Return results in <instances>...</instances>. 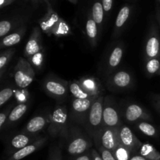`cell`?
<instances>
[{"label":"cell","instance_id":"6da1fadb","mask_svg":"<svg viewBox=\"0 0 160 160\" xmlns=\"http://www.w3.org/2000/svg\"><path fill=\"white\" fill-rule=\"evenodd\" d=\"M69 112L66 106H56L49 114L48 131L52 138H67L69 134Z\"/></svg>","mask_w":160,"mask_h":160},{"label":"cell","instance_id":"7a4b0ae2","mask_svg":"<svg viewBox=\"0 0 160 160\" xmlns=\"http://www.w3.org/2000/svg\"><path fill=\"white\" fill-rule=\"evenodd\" d=\"M105 98L99 96L94 102L88 113L83 126L89 137L95 139L100 130L103 128V105Z\"/></svg>","mask_w":160,"mask_h":160},{"label":"cell","instance_id":"3957f363","mask_svg":"<svg viewBox=\"0 0 160 160\" xmlns=\"http://www.w3.org/2000/svg\"><path fill=\"white\" fill-rule=\"evenodd\" d=\"M42 85L45 93L58 102L64 101L70 92L68 81L52 74L44 78Z\"/></svg>","mask_w":160,"mask_h":160},{"label":"cell","instance_id":"277c9868","mask_svg":"<svg viewBox=\"0 0 160 160\" xmlns=\"http://www.w3.org/2000/svg\"><path fill=\"white\" fill-rule=\"evenodd\" d=\"M34 76L35 72L31 62L23 58H20L13 70V79L16 85L19 88H27L33 82Z\"/></svg>","mask_w":160,"mask_h":160},{"label":"cell","instance_id":"5b68a950","mask_svg":"<svg viewBox=\"0 0 160 160\" xmlns=\"http://www.w3.org/2000/svg\"><path fill=\"white\" fill-rule=\"evenodd\" d=\"M67 140V152L71 156H80L88 151L92 145V142L90 138L84 135L82 132L77 129L70 130Z\"/></svg>","mask_w":160,"mask_h":160},{"label":"cell","instance_id":"8992f818","mask_svg":"<svg viewBox=\"0 0 160 160\" xmlns=\"http://www.w3.org/2000/svg\"><path fill=\"white\" fill-rule=\"evenodd\" d=\"M97 98L98 97H92L86 99L73 98L71 102L70 112H69L70 120L77 124L84 125L88 113Z\"/></svg>","mask_w":160,"mask_h":160},{"label":"cell","instance_id":"52a82bcc","mask_svg":"<svg viewBox=\"0 0 160 160\" xmlns=\"http://www.w3.org/2000/svg\"><path fill=\"white\" fill-rule=\"evenodd\" d=\"M94 142L96 147L102 146L112 153L120 145L119 128L103 127L94 139Z\"/></svg>","mask_w":160,"mask_h":160},{"label":"cell","instance_id":"ba28073f","mask_svg":"<svg viewBox=\"0 0 160 160\" xmlns=\"http://www.w3.org/2000/svg\"><path fill=\"white\" fill-rule=\"evenodd\" d=\"M123 125L120 111L113 98L106 97L103 105V127L120 128Z\"/></svg>","mask_w":160,"mask_h":160},{"label":"cell","instance_id":"9c48e42d","mask_svg":"<svg viewBox=\"0 0 160 160\" xmlns=\"http://www.w3.org/2000/svg\"><path fill=\"white\" fill-rule=\"evenodd\" d=\"M134 80L132 75L127 70H118L109 75L107 85L112 91H124L133 86Z\"/></svg>","mask_w":160,"mask_h":160},{"label":"cell","instance_id":"30bf717a","mask_svg":"<svg viewBox=\"0 0 160 160\" xmlns=\"http://www.w3.org/2000/svg\"><path fill=\"white\" fill-rule=\"evenodd\" d=\"M123 118L128 123H137L139 121H151L152 116L142 106L131 103L123 110Z\"/></svg>","mask_w":160,"mask_h":160},{"label":"cell","instance_id":"8fae6325","mask_svg":"<svg viewBox=\"0 0 160 160\" xmlns=\"http://www.w3.org/2000/svg\"><path fill=\"white\" fill-rule=\"evenodd\" d=\"M145 59L160 57V34L157 27H153L147 36L145 45Z\"/></svg>","mask_w":160,"mask_h":160},{"label":"cell","instance_id":"7c38bea8","mask_svg":"<svg viewBox=\"0 0 160 160\" xmlns=\"http://www.w3.org/2000/svg\"><path fill=\"white\" fill-rule=\"evenodd\" d=\"M119 139L120 145L128 148L132 153L138 151L142 145V142L134 135L131 128L124 124L119 128Z\"/></svg>","mask_w":160,"mask_h":160},{"label":"cell","instance_id":"4fadbf2b","mask_svg":"<svg viewBox=\"0 0 160 160\" xmlns=\"http://www.w3.org/2000/svg\"><path fill=\"white\" fill-rule=\"evenodd\" d=\"M42 36L39 28H34L24 48V56L29 60L37 53L42 51Z\"/></svg>","mask_w":160,"mask_h":160},{"label":"cell","instance_id":"5bb4252c","mask_svg":"<svg viewBox=\"0 0 160 160\" xmlns=\"http://www.w3.org/2000/svg\"><path fill=\"white\" fill-rule=\"evenodd\" d=\"M47 138L46 137H39L36 139L35 141H34L33 142H31V144H29L28 145L25 146L24 148H21V149L18 150L16 152H14L13 154H12L11 156H9L6 160H21L23 158L27 157V156H30L31 154L34 153V152L38 151V150L40 149L43 145H45L46 143Z\"/></svg>","mask_w":160,"mask_h":160},{"label":"cell","instance_id":"9a60e30c","mask_svg":"<svg viewBox=\"0 0 160 160\" xmlns=\"http://www.w3.org/2000/svg\"><path fill=\"white\" fill-rule=\"evenodd\" d=\"M39 137H37L36 135H30V134H27L22 132L13 136L8 143V154L9 156H11L17 151L24 148L25 146L35 141Z\"/></svg>","mask_w":160,"mask_h":160},{"label":"cell","instance_id":"2e32d148","mask_svg":"<svg viewBox=\"0 0 160 160\" xmlns=\"http://www.w3.org/2000/svg\"><path fill=\"white\" fill-rule=\"evenodd\" d=\"M49 123V114L38 115L29 120L21 132L30 135H36Z\"/></svg>","mask_w":160,"mask_h":160},{"label":"cell","instance_id":"e0dca14e","mask_svg":"<svg viewBox=\"0 0 160 160\" xmlns=\"http://www.w3.org/2000/svg\"><path fill=\"white\" fill-rule=\"evenodd\" d=\"M124 52V47L123 44H117L113 47L108 56L107 62H106V73L108 75L112 73L117 67L120 64Z\"/></svg>","mask_w":160,"mask_h":160},{"label":"cell","instance_id":"ac0fdd59","mask_svg":"<svg viewBox=\"0 0 160 160\" xmlns=\"http://www.w3.org/2000/svg\"><path fill=\"white\" fill-rule=\"evenodd\" d=\"M83 88L92 97H99L102 91L100 81L94 77H84L79 80Z\"/></svg>","mask_w":160,"mask_h":160},{"label":"cell","instance_id":"d6986e66","mask_svg":"<svg viewBox=\"0 0 160 160\" xmlns=\"http://www.w3.org/2000/svg\"><path fill=\"white\" fill-rule=\"evenodd\" d=\"M25 32H26V28L24 27H22L15 32L8 34L6 37L2 38L1 42V48L12 47L18 44L24 36Z\"/></svg>","mask_w":160,"mask_h":160},{"label":"cell","instance_id":"ffe728a7","mask_svg":"<svg viewBox=\"0 0 160 160\" xmlns=\"http://www.w3.org/2000/svg\"><path fill=\"white\" fill-rule=\"evenodd\" d=\"M130 12H131V9L128 6H124L119 12L115 23V31H114V34H112V37L114 38L120 36L122 29L124 27L127 20L129 18Z\"/></svg>","mask_w":160,"mask_h":160},{"label":"cell","instance_id":"44dd1931","mask_svg":"<svg viewBox=\"0 0 160 160\" xmlns=\"http://www.w3.org/2000/svg\"><path fill=\"white\" fill-rule=\"evenodd\" d=\"M69 90L73 98L76 99H86L92 98V96L83 88L80 81L77 80L69 82Z\"/></svg>","mask_w":160,"mask_h":160},{"label":"cell","instance_id":"7402d4cb","mask_svg":"<svg viewBox=\"0 0 160 160\" xmlns=\"http://www.w3.org/2000/svg\"><path fill=\"white\" fill-rule=\"evenodd\" d=\"M28 106L26 103H19L13 109H12L10 113H9V119H8L7 124L8 126H12L14 123H17L28 110Z\"/></svg>","mask_w":160,"mask_h":160},{"label":"cell","instance_id":"603a6c76","mask_svg":"<svg viewBox=\"0 0 160 160\" xmlns=\"http://www.w3.org/2000/svg\"><path fill=\"white\" fill-rule=\"evenodd\" d=\"M86 34L92 47H95L98 42V24L93 19H88L86 22Z\"/></svg>","mask_w":160,"mask_h":160},{"label":"cell","instance_id":"cb8c5ba5","mask_svg":"<svg viewBox=\"0 0 160 160\" xmlns=\"http://www.w3.org/2000/svg\"><path fill=\"white\" fill-rule=\"evenodd\" d=\"M138 152L141 156L148 160H160V152L149 143H142Z\"/></svg>","mask_w":160,"mask_h":160},{"label":"cell","instance_id":"d4e9b609","mask_svg":"<svg viewBox=\"0 0 160 160\" xmlns=\"http://www.w3.org/2000/svg\"><path fill=\"white\" fill-rule=\"evenodd\" d=\"M134 128L142 134L148 137L156 138L158 136V130L148 121L137 122L134 123Z\"/></svg>","mask_w":160,"mask_h":160},{"label":"cell","instance_id":"484cf974","mask_svg":"<svg viewBox=\"0 0 160 160\" xmlns=\"http://www.w3.org/2000/svg\"><path fill=\"white\" fill-rule=\"evenodd\" d=\"M15 52V48H10L9 49L3 51L0 55V76H1V79L2 78L5 71H6V67L10 62Z\"/></svg>","mask_w":160,"mask_h":160},{"label":"cell","instance_id":"4316f807","mask_svg":"<svg viewBox=\"0 0 160 160\" xmlns=\"http://www.w3.org/2000/svg\"><path fill=\"white\" fill-rule=\"evenodd\" d=\"M145 70L148 76H160V57L146 60Z\"/></svg>","mask_w":160,"mask_h":160},{"label":"cell","instance_id":"83f0119b","mask_svg":"<svg viewBox=\"0 0 160 160\" xmlns=\"http://www.w3.org/2000/svg\"><path fill=\"white\" fill-rule=\"evenodd\" d=\"M92 17L98 25H101L104 17V9L102 3L95 2L92 7Z\"/></svg>","mask_w":160,"mask_h":160},{"label":"cell","instance_id":"f1b7e54d","mask_svg":"<svg viewBox=\"0 0 160 160\" xmlns=\"http://www.w3.org/2000/svg\"><path fill=\"white\" fill-rule=\"evenodd\" d=\"M131 153L132 152L131 151L120 144L114 150L112 154L117 160H130L131 157Z\"/></svg>","mask_w":160,"mask_h":160},{"label":"cell","instance_id":"f546056e","mask_svg":"<svg viewBox=\"0 0 160 160\" xmlns=\"http://www.w3.org/2000/svg\"><path fill=\"white\" fill-rule=\"evenodd\" d=\"M14 89L11 87H6L0 92V106H3L13 95Z\"/></svg>","mask_w":160,"mask_h":160},{"label":"cell","instance_id":"4dcf8cb0","mask_svg":"<svg viewBox=\"0 0 160 160\" xmlns=\"http://www.w3.org/2000/svg\"><path fill=\"white\" fill-rule=\"evenodd\" d=\"M12 23L9 20H2L0 22V37L4 38L8 35L9 31L12 30Z\"/></svg>","mask_w":160,"mask_h":160},{"label":"cell","instance_id":"1f68e13d","mask_svg":"<svg viewBox=\"0 0 160 160\" xmlns=\"http://www.w3.org/2000/svg\"><path fill=\"white\" fill-rule=\"evenodd\" d=\"M11 106H9L8 108H6L3 112H2V113L0 114V129L2 131L4 129V127L6 126L8 122V119H9V113L11 112Z\"/></svg>","mask_w":160,"mask_h":160},{"label":"cell","instance_id":"d6a6232c","mask_svg":"<svg viewBox=\"0 0 160 160\" xmlns=\"http://www.w3.org/2000/svg\"><path fill=\"white\" fill-rule=\"evenodd\" d=\"M97 150L98 151L99 154L101 155L102 158L103 160H117L116 158L114 157L113 154L110 151L107 150L102 146H97Z\"/></svg>","mask_w":160,"mask_h":160},{"label":"cell","instance_id":"836d02e7","mask_svg":"<svg viewBox=\"0 0 160 160\" xmlns=\"http://www.w3.org/2000/svg\"><path fill=\"white\" fill-rule=\"evenodd\" d=\"M48 160H62V152L58 146H53L49 151Z\"/></svg>","mask_w":160,"mask_h":160},{"label":"cell","instance_id":"e575fe53","mask_svg":"<svg viewBox=\"0 0 160 160\" xmlns=\"http://www.w3.org/2000/svg\"><path fill=\"white\" fill-rule=\"evenodd\" d=\"M28 61H31V63H32L34 67H40L42 65L44 61V56L43 54H42V51H41L40 52L34 55V56H33V57H31Z\"/></svg>","mask_w":160,"mask_h":160},{"label":"cell","instance_id":"d590c367","mask_svg":"<svg viewBox=\"0 0 160 160\" xmlns=\"http://www.w3.org/2000/svg\"><path fill=\"white\" fill-rule=\"evenodd\" d=\"M152 102L155 109L158 111L160 114V96L159 95H154L152 98Z\"/></svg>","mask_w":160,"mask_h":160},{"label":"cell","instance_id":"8d00e7d4","mask_svg":"<svg viewBox=\"0 0 160 160\" xmlns=\"http://www.w3.org/2000/svg\"><path fill=\"white\" fill-rule=\"evenodd\" d=\"M102 6L104 11L109 12V11L112 9V0H102Z\"/></svg>","mask_w":160,"mask_h":160},{"label":"cell","instance_id":"74e56055","mask_svg":"<svg viewBox=\"0 0 160 160\" xmlns=\"http://www.w3.org/2000/svg\"><path fill=\"white\" fill-rule=\"evenodd\" d=\"M75 160H93L92 159V152H85L82 155L77 156L76 159Z\"/></svg>","mask_w":160,"mask_h":160},{"label":"cell","instance_id":"f35d334b","mask_svg":"<svg viewBox=\"0 0 160 160\" xmlns=\"http://www.w3.org/2000/svg\"><path fill=\"white\" fill-rule=\"evenodd\" d=\"M91 152H92V159L93 160H103L102 158L101 155L99 154L98 150L96 149H92L91 150Z\"/></svg>","mask_w":160,"mask_h":160},{"label":"cell","instance_id":"ab89813d","mask_svg":"<svg viewBox=\"0 0 160 160\" xmlns=\"http://www.w3.org/2000/svg\"><path fill=\"white\" fill-rule=\"evenodd\" d=\"M130 160H148V159H145V158L143 157L142 156H141L140 154H135L134 155V156H131Z\"/></svg>","mask_w":160,"mask_h":160}]
</instances>
